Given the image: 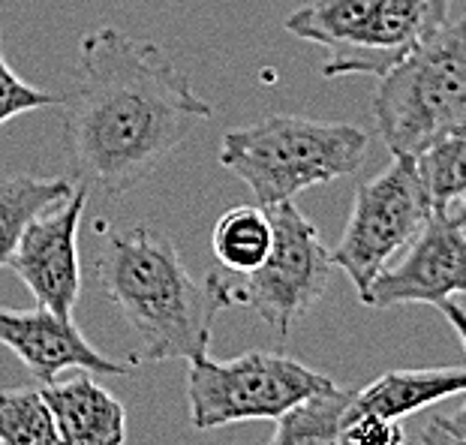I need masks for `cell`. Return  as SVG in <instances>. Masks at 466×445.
Wrapping results in <instances>:
<instances>
[{
	"label": "cell",
	"instance_id": "14",
	"mask_svg": "<svg viewBox=\"0 0 466 445\" xmlns=\"http://www.w3.org/2000/svg\"><path fill=\"white\" fill-rule=\"evenodd\" d=\"M76 184L66 177H36V175H13L0 177V268L9 262L18 238L36 214L48 205L61 202Z\"/></svg>",
	"mask_w": 466,
	"mask_h": 445
},
{
	"label": "cell",
	"instance_id": "16",
	"mask_svg": "<svg viewBox=\"0 0 466 445\" xmlns=\"http://www.w3.org/2000/svg\"><path fill=\"white\" fill-rule=\"evenodd\" d=\"M211 250L220 268L244 274L259 265L271 250V220L259 205L229 207L214 226Z\"/></svg>",
	"mask_w": 466,
	"mask_h": 445
},
{
	"label": "cell",
	"instance_id": "12",
	"mask_svg": "<svg viewBox=\"0 0 466 445\" xmlns=\"http://www.w3.org/2000/svg\"><path fill=\"white\" fill-rule=\"evenodd\" d=\"M64 445H124L127 410L91 377L39 385Z\"/></svg>",
	"mask_w": 466,
	"mask_h": 445
},
{
	"label": "cell",
	"instance_id": "9",
	"mask_svg": "<svg viewBox=\"0 0 466 445\" xmlns=\"http://www.w3.org/2000/svg\"><path fill=\"white\" fill-rule=\"evenodd\" d=\"M398 262H389L359 295L373 310L400 304H433L440 308L466 289V238L463 205L445 214H431L421 232L403 247Z\"/></svg>",
	"mask_w": 466,
	"mask_h": 445
},
{
	"label": "cell",
	"instance_id": "2",
	"mask_svg": "<svg viewBox=\"0 0 466 445\" xmlns=\"http://www.w3.org/2000/svg\"><path fill=\"white\" fill-rule=\"evenodd\" d=\"M94 277L138 338L145 361H190L208 352L223 304L184 268L177 247L151 226L108 232L96 247Z\"/></svg>",
	"mask_w": 466,
	"mask_h": 445
},
{
	"label": "cell",
	"instance_id": "17",
	"mask_svg": "<svg viewBox=\"0 0 466 445\" xmlns=\"http://www.w3.org/2000/svg\"><path fill=\"white\" fill-rule=\"evenodd\" d=\"M463 154H466L463 133H454L412 157L421 190L428 196V205L433 214H445V211H451V207L463 205V193H466Z\"/></svg>",
	"mask_w": 466,
	"mask_h": 445
},
{
	"label": "cell",
	"instance_id": "20",
	"mask_svg": "<svg viewBox=\"0 0 466 445\" xmlns=\"http://www.w3.org/2000/svg\"><path fill=\"white\" fill-rule=\"evenodd\" d=\"M340 445H403L406 433L400 421L382 419V415L361 412V410H346L340 421Z\"/></svg>",
	"mask_w": 466,
	"mask_h": 445
},
{
	"label": "cell",
	"instance_id": "7",
	"mask_svg": "<svg viewBox=\"0 0 466 445\" xmlns=\"http://www.w3.org/2000/svg\"><path fill=\"white\" fill-rule=\"evenodd\" d=\"M334 379L283 352H244L217 361L208 352L190 359L187 407L196 430L238 421H277L286 410L331 389Z\"/></svg>",
	"mask_w": 466,
	"mask_h": 445
},
{
	"label": "cell",
	"instance_id": "1",
	"mask_svg": "<svg viewBox=\"0 0 466 445\" xmlns=\"http://www.w3.org/2000/svg\"><path fill=\"white\" fill-rule=\"evenodd\" d=\"M78 184L121 199L214 108L154 39L96 27L78 43V76L57 100Z\"/></svg>",
	"mask_w": 466,
	"mask_h": 445
},
{
	"label": "cell",
	"instance_id": "8",
	"mask_svg": "<svg viewBox=\"0 0 466 445\" xmlns=\"http://www.w3.org/2000/svg\"><path fill=\"white\" fill-rule=\"evenodd\" d=\"M415 160L398 154L380 175L355 190V202L331 253V265L343 268L355 292H364L394 256L403 253L431 217Z\"/></svg>",
	"mask_w": 466,
	"mask_h": 445
},
{
	"label": "cell",
	"instance_id": "21",
	"mask_svg": "<svg viewBox=\"0 0 466 445\" xmlns=\"http://www.w3.org/2000/svg\"><path fill=\"white\" fill-rule=\"evenodd\" d=\"M421 445H466V410L454 415H436L421 433Z\"/></svg>",
	"mask_w": 466,
	"mask_h": 445
},
{
	"label": "cell",
	"instance_id": "10",
	"mask_svg": "<svg viewBox=\"0 0 466 445\" xmlns=\"http://www.w3.org/2000/svg\"><path fill=\"white\" fill-rule=\"evenodd\" d=\"M87 205V187L76 184L61 202L36 214L18 238L9 268L31 289L39 308L73 316L82 292V262H78V226Z\"/></svg>",
	"mask_w": 466,
	"mask_h": 445
},
{
	"label": "cell",
	"instance_id": "18",
	"mask_svg": "<svg viewBox=\"0 0 466 445\" xmlns=\"http://www.w3.org/2000/svg\"><path fill=\"white\" fill-rule=\"evenodd\" d=\"M0 445H64L43 389L0 391Z\"/></svg>",
	"mask_w": 466,
	"mask_h": 445
},
{
	"label": "cell",
	"instance_id": "13",
	"mask_svg": "<svg viewBox=\"0 0 466 445\" xmlns=\"http://www.w3.org/2000/svg\"><path fill=\"white\" fill-rule=\"evenodd\" d=\"M463 389H466V370L461 364L421 368V370H391L355 391L350 407L400 421L406 415L428 410L445 398H454Z\"/></svg>",
	"mask_w": 466,
	"mask_h": 445
},
{
	"label": "cell",
	"instance_id": "3",
	"mask_svg": "<svg viewBox=\"0 0 466 445\" xmlns=\"http://www.w3.org/2000/svg\"><path fill=\"white\" fill-rule=\"evenodd\" d=\"M364 157V130L301 115H271L253 126L229 130L220 145V166L247 184L259 207L292 202L316 184L359 172Z\"/></svg>",
	"mask_w": 466,
	"mask_h": 445
},
{
	"label": "cell",
	"instance_id": "15",
	"mask_svg": "<svg viewBox=\"0 0 466 445\" xmlns=\"http://www.w3.org/2000/svg\"><path fill=\"white\" fill-rule=\"evenodd\" d=\"M352 389L331 385L313 398L295 403L277 419L268 445H340V421L352 403Z\"/></svg>",
	"mask_w": 466,
	"mask_h": 445
},
{
	"label": "cell",
	"instance_id": "6",
	"mask_svg": "<svg viewBox=\"0 0 466 445\" xmlns=\"http://www.w3.org/2000/svg\"><path fill=\"white\" fill-rule=\"evenodd\" d=\"M265 211L271 220V250L265 259L244 274L217 268L205 286L223 308L256 310L286 340L292 325L319 304L334 265L319 229L292 202Z\"/></svg>",
	"mask_w": 466,
	"mask_h": 445
},
{
	"label": "cell",
	"instance_id": "5",
	"mask_svg": "<svg viewBox=\"0 0 466 445\" xmlns=\"http://www.w3.org/2000/svg\"><path fill=\"white\" fill-rule=\"evenodd\" d=\"M454 0H310L286 18V31L329 52L325 78L376 76L451 18Z\"/></svg>",
	"mask_w": 466,
	"mask_h": 445
},
{
	"label": "cell",
	"instance_id": "4",
	"mask_svg": "<svg viewBox=\"0 0 466 445\" xmlns=\"http://www.w3.org/2000/svg\"><path fill=\"white\" fill-rule=\"evenodd\" d=\"M373 117L391 157H415L466 124L463 18H449L419 48L380 76Z\"/></svg>",
	"mask_w": 466,
	"mask_h": 445
},
{
	"label": "cell",
	"instance_id": "19",
	"mask_svg": "<svg viewBox=\"0 0 466 445\" xmlns=\"http://www.w3.org/2000/svg\"><path fill=\"white\" fill-rule=\"evenodd\" d=\"M61 96L39 91V87L25 85L22 78L13 73V66L4 57V43H0V124L13 121V117L25 112H36V108L57 106Z\"/></svg>",
	"mask_w": 466,
	"mask_h": 445
},
{
	"label": "cell",
	"instance_id": "11",
	"mask_svg": "<svg viewBox=\"0 0 466 445\" xmlns=\"http://www.w3.org/2000/svg\"><path fill=\"white\" fill-rule=\"evenodd\" d=\"M0 343L15 352L18 361L43 385L55 382L69 368L106 373V377H124L133 370V361L108 359L94 349L73 316L52 313L39 304L34 310L0 308Z\"/></svg>",
	"mask_w": 466,
	"mask_h": 445
}]
</instances>
